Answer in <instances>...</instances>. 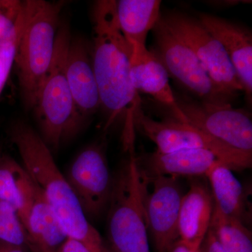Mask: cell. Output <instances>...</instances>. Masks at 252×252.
I'll list each match as a JSON object with an SVG mask.
<instances>
[{"label": "cell", "instance_id": "cell-1", "mask_svg": "<svg viewBox=\"0 0 252 252\" xmlns=\"http://www.w3.org/2000/svg\"><path fill=\"white\" fill-rule=\"evenodd\" d=\"M114 0H99L92 11V58L100 108L107 115L105 129L124 119V145L134 150V120L142 112V100L130 76L131 46L118 23Z\"/></svg>", "mask_w": 252, "mask_h": 252}, {"label": "cell", "instance_id": "cell-2", "mask_svg": "<svg viewBox=\"0 0 252 252\" xmlns=\"http://www.w3.org/2000/svg\"><path fill=\"white\" fill-rule=\"evenodd\" d=\"M9 134L23 167L41 190L67 238L81 242L92 252H112L88 220L39 132L18 121L11 126Z\"/></svg>", "mask_w": 252, "mask_h": 252}, {"label": "cell", "instance_id": "cell-3", "mask_svg": "<svg viewBox=\"0 0 252 252\" xmlns=\"http://www.w3.org/2000/svg\"><path fill=\"white\" fill-rule=\"evenodd\" d=\"M23 2L24 23L14 65L23 103L26 109L32 110L54 56L64 2L44 0Z\"/></svg>", "mask_w": 252, "mask_h": 252}, {"label": "cell", "instance_id": "cell-4", "mask_svg": "<svg viewBox=\"0 0 252 252\" xmlns=\"http://www.w3.org/2000/svg\"><path fill=\"white\" fill-rule=\"evenodd\" d=\"M71 31L67 21H60L52 61L38 91L32 110L39 135L50 150L57 151L84 126L73 100L66 63Z\"/></svg>", "mask_w": 252, "mask_h": 252}, {"label": "cell", "instance_id": "cell-5", "mask_svg": "<svg viewBox=\"0 0 252 252\" xmlns=\"http://www.w3.org/2000/svg\"><path fill=\"white\" fill-rule=\"evenodd\" d=\"M147 188L132 152L113 180L107 210V235L112 252H151L143 203Z\"/></svg>", "mask_w": 252, "mask_h": 252}, {"label": "cell", "instance_id": "cell-6", "mask_svg": "<svg viewBox=\"0 0 252 252\" xmlns=\"http://www.w3.org/2000/svg\"><path fill=\"white\" fill-rule=\"evenodd\" d=\"M134 127L157 145L158 153L166 154L187 149H205L215 154L220 162L233 171L252 167V156L240 153L214 140L188 123L165 117L156 121L139 113Z\"/></svg>", "mask_w": 252, "mask_h": 252}, {"label": "cell", "instance_id": "cell-7", "mask_svg": "<svg viewBox=\"0 0 252 252\" xmlns=\"http://www.w3.org/2000/svg\"><path fill=\"white\" fill-rule=\"evenodd\" d=\"M156 56L169 77L202 102L230 104L213 84L192 49L180 39L160 17L153 29Z\"/></svg>", "mask_w": 252, "mask_h": 252}, {"label": "cell", "instance_id": "cell-8", "mask_svg": "<svg viewBox=\"0 0 252 252\" xmlns=\"http://www.w3.org/2000/svg\"><path fill=\"white\" fill-rule=\"evenodd\" d=\"M187 123L226 147L252 156V122L248 112L230 104H215L175 95Z\"/></svg>", "mask_w": 252, "mask_h": 252}, {"label": "cell", "instance_id": "cell-9", "mask_svg": "<svg viewBox=\"0 0 252 252\" xmlns=\"http://www.w3.org/2000/svg\"><path fill=\"white\" fill-rule=\"evenodd\" d=\"M162 17L170 29L192 49L221 94L232 101L238 93L243 92L223 46L198 19L179 13L162 15Z\"/></svg>", "mask_w": 252, "mask_h": 252}, {"label": "cell", "instance_id": "cell-10", "mask_svg": "<svg viewBox=\"0 0 252 252\" xmlns=\"http://www.w3.org/2000/svg\"><path fill=\"white\" fill-rule=\"evenodd\" d=\"M64 177L88 220H95L107 212L114 177L109 170L104 142H94L82 149Z\"/></svg>", "mask_w": 252, "mask_h": 252}, {"label": "cell", "instance_id": "cell-11", "mask_svg": "<svg viewBox=\"0 0 252 252\" xmlns=\"http://www.w3.org/2000/svg\"><path fill=\"white\" fill-rule=\"evenodd\" d=\"M146 183L152 185V190H146L144 210L148 231L153 240L156 252H169L180 239L179 215L184 193L178 179L172 176H159Z\"/></svg>", "mask_w": 252, "mask_h": 252}, {"label": "cell", "instance_id": "cell-12", "mask_svg": "<svg viewBox=\"0 0 252 252\" xmlns=\"http://www.w3.org/2000/svg\"><path fill=\"white\" fill-rule=\"evenodd\" d=\"M130 46L131 80L136 92L155 99L167 111L166 117L187 123L170 85L168 73L160 60L146 45Z\"/></svg>", "mask_w": 252, "mask_h": 252}, {"label": "cell", "instance_id": "cell-13", "mask_svg": "<svg viewBox=\"0 0 252 252\" xmlns=\"http://www.w3.org/2000/svg\"><path fill=\"white\" fill-rule=\"evenodd\" d=\"M66 75L76 109L84 124L100 108V99L93 65L92 47L81 36L71 38Z\"/></svg>", "mask_w": 252, "mask_h": 252}, {"label": "cell", "instance_id": "cell-14", "mask_svg": "<svg viewBox=\"0 0 252 252\" xmlns=\"http://www.w3.org/2000/svg\"><path fill=\"white\" fill-rule=\"evenodd\" d=\"M198 21L223 46L249 102L252 94V35L248 28L213 15H199Z\"/></svg>", "mask_w": 252, "mask_h": 252}, {"label": "cell", "instance_id": "cell-15", "mask_svg": "<svg viewBox=\"0 0 252 252\" xmlns=\"http://www.w3.org/2000/svg\"><path fill=\"white\" fill-rule=\"evenodd\" d=\"M20 220L27 233L31 252H56L67 236L37 186L28 190Z\"/></svg>", "mask_w": 252, "mask_h": 252}, {"label": "cell", "instance_id": "cell-16", "mask_svg": "<svg viewBox=\"0 0 252 252\" xmlns=\"http://www.w3.org/2000/svg\"><path fill=\"white\" fill-rule=\"evenodd\" d=\"M219 161L215 154L205 149H182L166 154L155 152L137 158L141 178L144 182L159 176H206Z\"/></svg>", "mask_w": 252, "mask_h": 252}, {"label": "cell", "instance_id": "cell-17", "mask_svg": "<svg viewBox=\"0 0 252 252\" xmlns=\"http://www.w3.org/2000/svg\"><path fill=\"white\" fill-rule=\"evenodd\" d=\"M212 212L211 190L203 182L192 179L181 203L178 222L181 241L198 251L210 228Z\"/></svg>", "mask_w": 252, "mask_h": 252}, {"label": "cell", "instance_id": "cell-18", "mask_svg": "<svg viewBox=\"0 0 252 252\" xmlns=\"http://www.w3.org/2000/svg\"><path fill=\"white\" fill-rule=\"evenodd\" d=\"M213 209L221 215L249 226L252 222L251 189H245L233 170L219 161L207 172Z\"/></svg>", "mask_w": 252, "mask_h": 252}, {"label": "cell", "instance_id": "cell-19", "mask_svg": "<svg viewBox=\"0 0 252 252\" xmlns=\"http://www.w3.org/2000/svg\"><path fill=\"white\" fill-rule=\"evenodd\" d=\"M159 0H119L116 2L118 23L130 45H146L149 32L161 17Z\"/></svg>", "mask_w": 252, "mask_h": 252}, {"label": "cell", "instance_id": "cell-20", "mask_svg": "<svg viewBox=\"0 0 252 252\" xmlns=\"http://www.w3.org/2000/svg\"><path fill=\"white\" fill-rule=\"evenodd\" d=\"M210 228L226 252H252L251 230L240 220L225 217L213 209Z\"/></svg>", "mask_w": 252, "mask_h": 252}, {"label": "cell", "instance_id": "cell-21", "mask_svg": "<svg viewBox=\"0 0 252 252\" xmlns=\"http://www.w3.org/2000/svg\"><path fill=\"white\" fill-rule=\"evenodd\" d=\"M0 243L31 252L26 230L17 212L9 204L0 200Z\"/></svg>", "mask_w": 252, "mask_h": 252}, {"label": "cell", "instance_id": "cell-22", "mask_svg": "<svg viewBox=\"0 0 252 252\" xmlns=\"http://www.w3.org/2000/svg\"><path fill=\"white\" fill-rule=\"evenodd\" d=\"M20 164L9 156L0 155V200L19 210L17 170Z\"/></svg>", "mask_w": 252, "mask_h": 252}, {"label": "cell", "instance_id": "cell-23", "mask_svg": "<svg viewBox=\"0 0 252 252\" xmlns=\"http://www.w3.org/2000/svg\"><path fill=\"white\" fill-rule=\"evenodd\" d=\"M24 3V2H23ZM24 23V9L19 22L11 36L0 44V95L14 66L15 59Z\"/></svg>", "mask_w": 252, "mask_h": 252}, {"label": "cell", "instance_id": "cell-24", "mask_svg": "<svg viewBox=\"0 0 252 252\" xmlns=\"http://www.w3.org/2000/svg\"><path fill=\"white\" fill-rule=\"evenodd\" d=\"M24 9L23 1L0 0V44L14 32Z\"/></svg>", "mask_w": 252, "mask_h": 252}, {"label": "cell", "instance_id": "cell-25", "mask_svg": "<svg viewBox=\"0 0 252 252\" xmlns=\"http://www.w3.org/2000/svg\"><path fill=\"white\" fill-rule=\"evenodd\" d=\"M198 252H226L219 241L213 230L209 228L203 241L202 242Z\"/></svg>", "mask_w": 252, "mask_h": 252}, {"label": "cell", "instance_id": "cell-26", "mask_svg": "<svg viewBox=\"0 0 252 252\" xmlns=\"http://www.w3.org/2000/svg\"><path fill=\"white\" fill-rule=\"evenodd\" d=\"M56 252H92L81 242L67 238Z\"/></svg>", "mask_w": 252, "mask_h": 252}, {"label": "cell", "instance_id": "cell-27", "mask_svg": "<svg viewBox=\"0 0 252 252\" xmlns=\"http://www.w3.org/2000/svg\"><path fill=\"white\" fill-rule=\"evenodd\" d=\"M169 252H198V251H195V250H192V249L189 248L187 245L182 243L180 239H179V240L172 245Z\"/></svg>", "mask_w": 252, "mask_h": 252}, {"label": "cell", "instance_id": "cell-28", "mask_svg": "<svg viewBox=\"0 0 252 252\" xmlns=\"http://www.w3.org/2000/svg\"><path fill=\"white\" fill-rule=\"evenodd\" d=\"M240 1L238 0H225V1H210L209 4L219 7H230L240 4Z\"/></svg>", "mask_w": 252, "mask_h": 252}, {"label": "cell", "instance_id": "cell-29", "mask_svg": "<svg viewBox=\"0 0 252 252\" xmlns=\"http://www.w3.org/2000/svg\"><path fill=\"white\" fill-rule=\"evenodd\" d=\"M0 252H26L21 249L0 243Z\"/></svg>", "mask_w": 252, "mask_h": 252}]
</instances>
